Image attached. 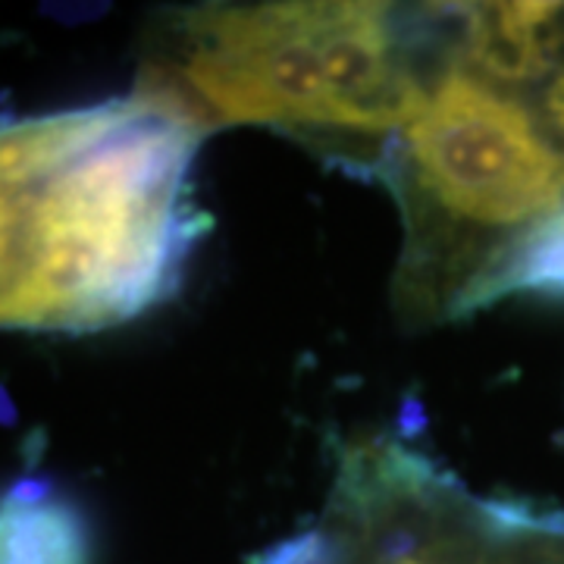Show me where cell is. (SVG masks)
Returning <instances> with one entry per match:
<instances>
[{
    "label": "cell",
    "mask_w": 564,
    "mask_h": 564,
    "mask_svg": "<svg viewBox=\"0 0 564 564\" xmlns=\"http://www.w3.org/2000/svg\"><path fill=\"white\" fill-rule=\"evenodd\" d=\"M430 76L380 3L204 7L161 32L135 95L202 132L263 122L383 161Z\"/></svg>",
    "instance_id": "cell-2"
},
{
    "label": "cell",
    "mask_w": 564,
    "mask_h": 564,
    "mask_svg": "<svg viewBox=\"0 0 564 564\" xmlns=\"http://www.w3.org/2000/svg\"><path fill=\"white\" fill-rule=\"evenodd\" d=\"M552 120L558 129H564V79L558 82V88L552 91Z\"/></svg>",
    "instance_id": "cell-5"
},
{
    "label": "cell",
    "mask_w": 564,
    "mask_h": 564,
    "mask_svg": "<svg viewBox=\"0 0 564 564\" xmlns=\"http://www.w3.org/2000/svg\"><path fill=\"white\" fill-rule=\"evenodd\" d=\"M202 139L141 95L0 122V329L91 333L163 302L202 232Z\"/></svg>",
    "instance_id": "cell-1"
},
{
    "label": "cell",
    "mask_w": 564,
    "mask_h": 564,
    "mask_svg": "<svg viewBox=\"0 0 564 564\" xmlns=\"http://www.w3.org/2000/svg\"><path fill=\"white\" fill-rule=\"evenodd\" d=\"M0 564H91L82 514L47 486H13L0 496Z\"/></svg>",
    "instance_id": "cell-4"
},
{
    "label": "cell",
    "mask_w": 564,
    "mask_h": 564,
    "mask_svg": "<svg viewBox=\"0 0 564 564\" xmlns=\"http://www.w3.org/2000/svg\"><path fill=\"white\" fill-rule=\"evenodd\" d=\"M380 163L404 214V304L423 314L484 302L508 263L505 239L521 245L564 202L558 141L462 51L433 69Z\"/></svg>",
    "instance_id": "cell-3"
}]
</instances>
